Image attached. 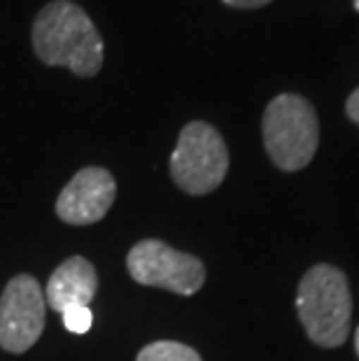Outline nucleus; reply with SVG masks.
<instances>
[{
    "mask_svg": "<svg viewBox=\"0 0 359 361\" xmlns=\"http://www.w3.org/2000/svg\"><path fill=\"white\" fill-rule=\"evenodd\" d=\"M33 51L44 66L68 68L78 78H94L103 68V37L89 14L71 0H51L33 21Z\"/></svg>",
    "mask_w": 359,
    "mask_h": 361,
    "instance_id": "f257e3e1",
    "label": "nucleus"
},
{
    "mask_svg": "<svg viewBox=\"0 0 359 361\" xmlns=\"http://www.w3.org/2000/svg\"><path fill=\"white\" fill-rule=\"evenodd\" d=\"M296 312L305 334L320 348H339L346 343L353 314L346 275L327 264L310 268L299 282Z\"/></svg>",
    "mask_w": 359,
    "mask_h": 361,
    "instance_id": "f03ea898",
    "label": "nucleus"
},
{
    "mask_svg": "<svg viewBox=\"0 0 359 361\" xmlns=\"http://www.w3.org/2000/svg\"><path fill=\"white\" fill-rule=\"evenodd\" d=\"M264 145L280 171H301L320 145V126L312 105L301 96L282 94L264 112Z\"/></svg>",
    "mask_w": 359,
    "mask_h": 361,
    "instance_id": "7ed1b4c3",
    "label": "nucleus"
},
{
    "mask_svg": "<svg viewBox=\"0 0 359 361\" xmlns=\"http://www.w3.org/2000/svg\"><path fill=\"white\" fill-rule=\"evenodd\" d=\"M229 152L219 130L205 121H192L180 130L171 154V178L189 196L215 191L226 178Z\"/></svg>",
    "mask_w": 359,
    "mask_h": 361,
    "instance_id": "20e7f679",
    "label": "nucleus"
},
{
    "mask_svg": "<svg viewBox=\"0 0 359 361\" xmlns=\"http://www.w3.org/2000/svg\"><path fill=\"white\" fill-rule=\"evenodd\" d=\"M128 275L142 287L168 289L180 296H192L205 282V266L201 259L187 252L173 250L157 238L135 243L126 257Z\"/></svg>",
    "mask_w": 359,
    "mask_h": 361,
    "instance_id": "39448f33",
    "label": "nucleus"
},
{
    "mask_svg": "<svg viewBox=\"0 0 359 361\" xmlns=\"http://www.w3.org/2000/svg\"><path fill=\"white\" fill-rule=\"evenodd\" d=\"M47 317L44 289L33 275L21 273L7 282L0 296V348L24 355L40 341Z\"/></svg>",
    "mask_w": 359,
    "mask_h": 361,
    "instance_id": "423d86ee",
    "label": "nucleus"
},
{
    "mask_svg": "<svg viewBox=\"0 0 359 361\" xmlns=\"http://www.w3.org/2000/svg\"><path fill=\"white\" fill-rule=\"evenodd\" d=\"M117 198V182L105 168L89 166L73 175L56 198V214L71 226H89L101 221Z\"/></svg>",
    "mask_w": 359,
    "mask_h": 361,
    "instance_id": "0eeeda50",
    "label": "nucleus"
},
{
    "mask_svg": "<svg viewBox=\"0 0 359 361\" xmlns=\"http://www.w3.org/2000/svg\"><path fill=\"white\" fill-rule=\"evenodd\" d=\"M98 291V275L89 259L75 255L66 259L44 287V301L54 312H66L68 308H80L94 301Z\"/></svg>",
    "mask_w": 359,
    "mask_h": 361,
    "instance_id": "6e6552de",
    "label": "nucleus"
},
{
    "mask_svg": "<svg viewBox=\"0 0 359 361\" xmlns=\"http://www.w3.org/2000/svg\"><path fill=\"white\" fill-rule=\"evenodd\" d=\"M135 361H203L201 355L185 343L175 341H157L150 343L138 352Z\"/></svg>",
    "mask_w": 359,
    "mask_h": 361,
    "instance_id": "1a4fd4ad",
    "label": "nucleus"
},
{
    "mask_svg": "<svg viewBox=\"0 0 359 361\" xmlns=\"http://www.w3.org/2000/svg\"><path fill=\"white\" fill-rule=\"evenodd\" d=\"M63 314V324L68 331L73 334H87L91 324H94V312H91L87 305H80V308H68Z\"/></svg>",
    "mask_w": 359,
    "mask_h": 361,
    "instance_id": "9d476101",
    "label": "nucleus"
},
{
    "mask_svg": "<svg viewBox=\"0 0 359 361\" xmlns=\"http://www.w3.org/2000/svg\"><path fill=\"white\" fill-rule=\"evenodd\" d=\"M229 7H236V10H255V7L269 5L271 0H221Z\"/></svg>",
    "mask_w": 359,
    "mask_h": 361,
    "instance_id": "9b49d317",
    "label": "nucleus"
},
{
    "mask_svg": "<svg viewBox=\"0 0 359 361\" xmlns=\"http://www.w3.org/2000/svg\"><path fill=\"white\" fill-rule=\"evenodd\" d=\"M346 110H348V117L353 119L355 124L359 126V89H357V91H353V94H350Z\"/></svg>",
    "mask_w": 359,
    "mask_h": 361,
    "instance_id": "f8f14e48",
    "label": "nucleus"
},
{
    "mask_svg": "<svg viewBox=\"0 0 359 361\" xmlns=\"http://www.w3.org/2000/svg\"><path fill=\"white\" fill-rule=\"evenodd\" d=\"M355 350H357V355H359V326H357V334H355Z\"/></svg>",
    "mask_w": 359,
    "mask_h": 361,
    "instance_id": "ddd939ff",
    "label": "nucleus"
},
{
    "mask_svg": "<svg viewBox=\"0 0 359 361\" xmlns=\"http://www.w3.org/2000/svg\"><path fill=\"white\" fill-rule=\"evenodd\" d=\"M355 10L359 12V0H355Z\"/></svg>",
    "mask_w": 359,
    "mask_h": 361,
    "instance_id": "4468645a",
    "label": "nucleus"
}]
</instances>
